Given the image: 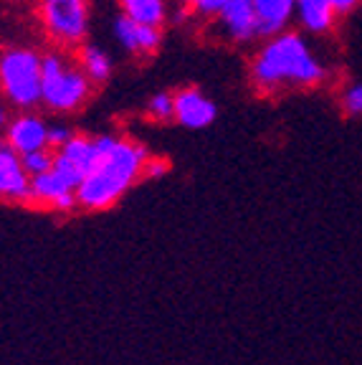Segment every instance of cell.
<instances>
[{
  "instance_id": "6da1fadb",
  "label": "cell",
  "mask_w": 362,
  "mask_h": 365,
  "mask_svg": "<svg viewBox=\"0 0 362 365\" xmlns=\"http://www.w3.org/2000/svg\"><path fill=\"white\" fill-rule=\"evenodd\" d=\"M329 76V66L311 48L306 34L281 31L264 38L249 63V79L254 89L264 97L284 91L317 89Z\"/></svg>"
},
{
  "instance_id": "7a4b0ae2",
  "label": "cell",
  "mask_w": 362,
  "mask_h": 365,
  "mask_svg": "<svg viewBox=\"0 0 362 365\" xmlns=\"http://www.w3.org/2000/svg\"><path fill=\"white\" fill-rule=\"evenodd\" d=\"M148 150L125 135H96L94 165L76 188L81 211H107L142 178Z\"/></svg>"
},
{
  "instance_id": "3957f363",
  "label": "cell",
  "mask_w": 362,
  "mask_h": 365,
  "mask_svg": "<svg viewBox=\"0 0 362 365\" xmlns=\"http://www.w3.org/2000/svg\"><path fill=\"white\" fill-rule=\"evenodd\" d=\"M94 81L84 74L71 51L51 48L41 63V104L48 112L71 114L79 112L94 97Z\"/></svg>"
},
{
  "instance_id": "277c9868",
  "label": "cell",
  "mask_w": 362,
  "mask_h": 365,
  "mask_svg": "<svg viewBox=\"0 0 362 365\" xmlns=\"http://www.w3.org/2000/svg\"><path fill=\"white\" fill-rule=\"evenodd\" d=\"M41 63L43 53L31 46L0 48V97L11 107L36 109L41 104Z\"/></svg>"
},
{
  "instance_id": "5b68a950",
  "label": "cell",
  "mask_w": 362,
  "mask_h": 365,
  "mask_svg": "<svg viewBox=\"0 0 362 365\" xmlns=\"http://www.w3.org/2000/svg\"><path fill=\"white\" fill-rule=\"evenodd\" d=\"M41 31L53 48L76 51L89 41L91 3L89 0H38L36 6Z\"/></svg>"
},
{
  "instance_id": "8992f818",
  "label": "cell",
  "mask_w": 362,
  "mask_h": 365,
  "mask_svg": "<svg viewBox=\"0 0 362 365\" xmlns=\"http://www.w3.org/2000/svg\"><path fill=\"white\" fill-rule=\"evenodd\" d=\"M94 158H96V135L74 132L68 143H63L61 148L53 150V170L71 188H79V182L84 180L89 168L94 165Z\"/></svg>"
},
{
  "instance_id": "52a82bcc",
  "label": "cell",
  "mask_w": 362,
  "mask_h": 365,
  "mask_svg": "<svg viewBox=\"0 0 362 365\" xmlns=\"http://www.w3.org/2000/svg\"><path fill=\"white\" fill-rule=\"evenodd\" d=\"M112 36L127 56L140 58V61L155 56L160 51V46H162V29L135 21V18L125 16V13H119L112 21Z\"/></svg>"
},
{
  "instance_id": "ba28073f",
  "label": "cell",
  "mask_w": 362,
  "mask_h": 365,
  "mask_svg": "<svg viewBox=\"0 0 362 365\" xmlns=\"http://www.w3.org/2000/svg\"><path fill=\"white\" fill-rule=\"evenodd\" d=\"M213 21L223 38L231 43H251L259 38L254 0H223Z\"/></svg>"
},
{
  "instance_id": "9c48e42d",
  "label": "cell",
  "mask_w": 362,
  "mask_h": 365,
  "mask_svg": "<svg viewBox=\"0 0 362 365\" xmlns=\"http://www.w3.org/2000/svg\"><path fill=\"white\" fill-rule=\"evenodd\" d=\"M6 145L18 155L48 148V122L33 109H18L6 125Z\"/></svg>"
},
{
  "instance_id": "30bf717a",
  "label": "cell",
  "mask_w": 362,
  "mask_h": 365,
  "mask_svg": "<svg viewBox=\"0 0 362 365\" xmlns=\"http://www.w3.org/2000/svg\"><path fill=\"white\" fill-rule=\"evenodd\" d=\"M215 117H218V107L198 86H182V89L175 91L172 122L187 127V130H205V127L213 125Z\"/></svg>"
},
{
  "instance_id": "8fae6325",
  "label": "cell",
  "mask_w": 362,
  "mask_h": 365,
  "mask_svg": "<svg viewBox=\"0 0 362 365\" xmlns=\"http://www.w3.org/2000/svg\"><path fill=\"white\" fill-rule=\"evenodd\" d=\"M31 200L41 205H48L51 211H61V213L79 208V203H76V188H71L53 168L31 178Z\"/></svg>"
},
{
  "instance_id": "7c38bea8",
  "label": "cell",
  "mask_w": 362,
  "mask_h": 365,
  "mask_svg": "<svg viewBox=\"0 0 362 365\" xmlns=\"http://www.w3.org/2000/svg\"><path fill=\"white\" fill-rule=\"evenodd\" d=\"M0 200H31V175L23 168L21 155L8 145H0Z\"/></svg>"
},
{
  "instance_id": "4fadbf2b",
  "label": "cell",
  "mask_w": 362,
  "mask_h": 365,
  "mask_svg": "<svg viewBox=\"0 0 362 365\" xmlns=\"http://www.w3.org/2000/svg\"><path fill=\"white\" fill-rule=\"evenodd\" d=\"M340 18L332 0H296L294 21L306 36H329Z\"/></svg>"
},
{
  "instance_id": "5bb4252c",
  "label": "cell",
  "mask_w": 362,
  "mask_h": 365,
  "mask_svg": "<svg viewBox=\"0 0 362 365\" xmlns=\"http://www.w3.org/2000/svg\"><path fill=\"white\" fill-rule=\"evenodd\" d=\"M254 11L259 38H269V36L286 31L294 23L296 0H254Z\"/></svg>"
},
{
  "instance_id": "9a60e30c",
  "label": "cell",
  "mask_w": 362,
  "mask_h": 365,
  "mask_svg": "<svg viewBox=\"0 0 362 365\" xmlns=\"http://www.w3.org/2000/svg\"><path fill=\"white\" fill-rule=\"evenodd\" d=\"M74 56H76V61H79V66L84 68V74L94 81V86H102V84H107V81L112 79L114 58H112V53H109L107 48H102V46L89 43V41H86L84 46H79V48H76Z\"/></svg>"
},
{
  "instance_id": "2e32d148",
  "label": "cell",
  "mask_w": 362,
  "mask_h": 365,
  "mask_svg": "<svg viewBox=\"0 0 362 365\" xmlns=\"http://www.w3.org/2000/svg\"><path fill=\"white\" fill-rule=\"evenodd\" d=\"M119 11L135 21L150 23V26H167L170 23V0H117Z\"/></svg>"
},
{
  "instance_id": "e0dca14e",
  "label": "cell",
  "mask_w": 362,
  "mask_h": 365,
  "mask_svg": "<svg viewBox=\"0 0 362 365\" xmlns=\"http://www.w3.org/2000/svg\"><path fill=\"white\" fill-rule=\"evenodd\" d=\"M145 112L155 122H170L175 112V91H155L145 104Z\"/></svg>"
},
{
  "instance_id": "ac0fdd59",
  "label": "cell",
  "mask_w": 362,
  "mask_h": 365,
  "mask_svg": "<svg viewBox=\"0 0 362 365\" xmlns=\"http://www.w3.org/2000/svg\"><path fill=\"white\" fill-rule=\"evenodd\" d=\"M21 163H23V168H26V173H29L31 178L41 175V173L51 170V168H53V150L51 148H41V150H33V153H23Z\"/></svg>"
},
{
  "instance_id": "d6986e66",
  "label": "cell",
  "mask_w": 362,
  "mask_h": 365,
  "mask_svg": "<svg viewBox=\"0 0 362 365\" xmlns=\"http://www.w3.org/2000/svg\"><path fill=\"white\" fill-rule=\"evenodd\" d=\"M340 107L350 117H362V81H352L342 89Z\"/></svg>"
},
{
  "instance_id": "ffe728a7",
  "label": "cell",
  "mask_w": 362,
  "mask_h": 365,
  "mask_svg": "<svg viewBox=\"0 0 362 365\" xmlns=\"http://www.w3.org/2000/svg\"><path fill=\"white\" fill-rule=\"evenodd\" d=\"M177 3H180L182 8H187L190 13H195V16L210 18V21H213V16L218 13L223 0H177Z\"/></svg>"
},
{
  "instance_id": "44dd1931",
  "label": "cell",
  "mask_w": 362,
  "mask_h": 365,
  "mask_svg": "<svg viewBox=\"0 0 362 365\" xmlns=\"http://www.w3.org/2000/svg\"><path fill=\"white\" fill-rule=\"evenodd\" d=\"M71 135H74V130L66 122H53V125H48V148L51 150L61 148L63 143L71 140Z\"/></svg>"
},
{
  "instance_id": "7402d4cb",
  "label": "cell",
  "mask_w": 362,
  "mask_h": 365,
  "mask_svg": "<svg viewBox=\"0 0 362 365\" xmlns=\"http://www.w3.org/2000/svg\"><path fill=\"white\" fill-rule=\"evenodd\" d=\"M170 170V165H167V160L162 158H148L145 160V168H142V178H162L165 173Z\"/></svg>"
},
{
  "instance_id": "603a6c76",
  "label": "cell",
  "mask_w": 362,
  "mask_h": 365,
  "mask_svg": "<svg viewBox=\"0 0 362 365\" xmlns=\"http://www.w3.org/2000/svg\"><path fill=\"white\" fill-rule=\"evenodd\" d=\"M334 8H337V13L340 16H350V13H355L357 8H360L362 0H332Z\"/></svg>"
},
{
  "instance_id": "cb8c5ba5",
  "label": "cell",
  "mask_w": 362,
  "mask_h": 365,
  "mask_svg": "<svg viewBox=\"0 0 362 365\" xmlns=\"http://www.w3.org/2000/svg\"><path fill=\"white\" fill-rule=\"evenodd\" d=\"M8 120H11V104L0 97V130H6Z\"/></svg>"
},
{
  "instance_id": "d4e9b609",
  "label": "cell",
  "mask_w": 362,
  "mask_h": 365,
  "mask_svg": "<svg viewBox=\"0 0 362 365\" xmlns=\"http://www.w3.org/2000/svg\"><path fill=\"white\" fill-rule=\"evenodd\" d=\"M6 3H23V0H6Z\"/></svg>"
},
{
  "instance_id": "484cf974",
  "label": "cell",
  "mask_w": 362,
  "mask_h": 365,
  "mask_svg": "<svg viewBox=\"0 0 362 365\" xmlns=\"http://www.w3.org/2000/svg\"><path fill=\"white\" fill-rule=\"evenodd\" d=\"M0 145H6V137H0Z\"/></svg>"
}]
</instances>
